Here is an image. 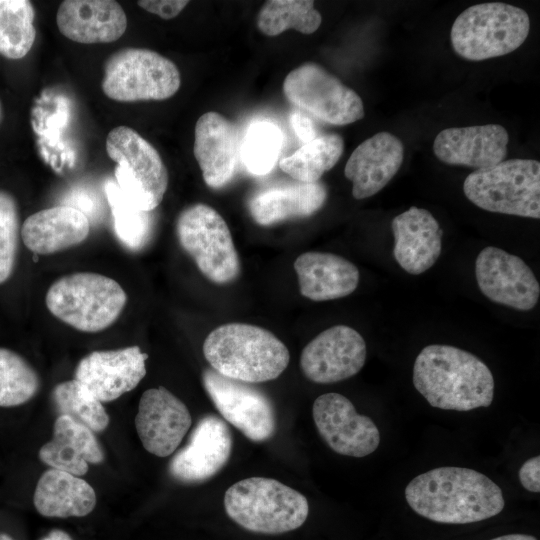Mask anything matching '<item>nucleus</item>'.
<instances>
[{
  "label": "nucleus",
  "mask_w": 540,
  "mask_h": 540,
  "mask_svg": "<svg viewBox=\"0 0 540 540\" xmlns=\"http://www.w3.org/2000/svg\"><path fill=\"white\" fill-rule=\"evenodd\" d=\"M52 397L60 415L73 418L93 432H102L107 428L109 416L102 403L75 379L57 384Z\"/></svg>",
  "instance_id": "34"
},
{
  "label": "nucleus",
  "mask_w": 540,
  "mask_h": 540,
  "mask_svg": "<svg viewBox=\"0 0 540 540\" xmlns=\"http://www.w3.org/2000/svg\"><path fill=\"white\" fill-rule=\"evenodd\" d=\"M283 92L293 105L327 124L347 125L365 115L360 96L314 62L289 72Z\"/></svg>",
  "instance_id": "11"
},
{
  "label": "nucleus",
  "mask_w": 540,
  "mask_h": 540,
  "mask_svg": "<svg viewBox=\"0 0 540 540\" xmlns=\"http://www.w3.org/2000/svg\"><path fill=\"white\" fill-rule=\"evenodd\" d=\"M35 10L28 0H0V54L21 59L32 48Z\"/></svg>",
  "instance_id": "30"
},
{
  "label": "nucleus",
  "mask_w": 540,
  "mask_h": 540,
  "mask_svg": "<svg viewBox=\"0 0 540 540\" xmlns=\"http://www.w3.org/2000/svg\"><path fill=\"white\" fill-rule=\"evenodd\" d=\"M321 22L322 17L314 8V1L309 0L266 1L257 16V26L267 36H276L288 29L312 34Z\"/></svg>",
  "instance_id": "31"
},
{
  "label": "nucleus",
  "mask_w": 540,
  "mask_h": 540,
  "mask_svg": "<svg viewBox=\"0 0 540 540\" xmlns=\"http://www.w3.org/2000/svg\"><path fill=\"white\" fill-rule=\"evenodd\" d=\"M206 393L222 417L253 442H264L276 432L271 399L250 383L225 377L212 368L202 373Z\"/></svg>",
  "instance_id": "12"
},
{
  "label": "nucleus",
  "mask_w": 540,
  "mask_h": 540,
  "mask_svg": "<svg viewBox=\"0 0 540 540\" xmlns=\"http://www.w3.org/2000/svg\"><path fill=\"white\" fill-rule=\"evenodd\" d=\"M302 296L328 301L353 293L360 279L358 268L349 260L327 252H305L294 261Z\"/></svg>",
  "instance_id": "26"
},
{
  "label": "nucleus",
  "mask_w": 540,
  "mask_h": 540,
  "mask_svg": "<svg viewBox=\"0 0 540 540\" xmlns=\"http://www.w3.org/2000/svg\"><path fill=\"white\" fill-rule=\"evenodd\" d=\"M227 515L242 528L281 534L302 526L309 513L306 497L273 478L250 477L231 485L224 495Z\"/></svg>",
  "instance_id": "4"
},
{
  "label": "nucleus",
  "mask_w": 540,
  "mask_h": 540,
  "mask_svg": "<svg viewBox=\"0 0 540 540\" xmlns=\"http://www.w3.org/2000/svg\"><path fill=\"white\" fill-rule=\"evenodd\" d=\"M45 302L48 310L65 324L83 332H99L118 319L127 295L110 277L77 272L53 282Z\"/></svg>",
  "instance_id": "5"
},
{
  "label": "nucleus",
  "mask_w": 540,
  "mask_h": 540,
  "mask_svg": "<svg viewBox=\"0 0 540 540\" xmlns=\"http://www.w3.org/2000/svg\"><path fill=\"white\" fill-rule=\"evenodd\" d=\"M203 354L219 374L250 384L276 379L290 360L288 348L272 332L238 322L211 331Z\"/></svg>",
  "instance_id": "3"
},
{
  "label": "nucleus",
  "mask_w": 540,
  "mask_h": 540,
  "mask_svg": "<svg viewBox=\"0 0 540 540\" xmlns=\"http://www.w3.org/2000/svg\"><path fill=\"white\" fill-rule=\"evenodd\" d=\"M282 146V134L277 126L259 122L250 127L242 145V159L248 171L264 175L272 170Z\"/></svg>",
  "instance_id": "35"
},
{
  "label": "nucleus",
  "mask_w": 540,
  "mask_h": 540,
  "mask_svg": "<svg viewBox=\"0 0 540 540\" xmlns=\"http://www.w3.org/2000/svg\"><path fill=\"white\" fill-rule=\"evenodd\" d=\"M231 451L228 425L220 417L207 414L196 423L186 445L172 457L169 473L186 484L207 481L227 464Z\"/></svg>",
  "instance_id": "17"
},
{
  "label": "nucleus",
  "mask_w": 540,
  "mask_h": 540,
  "mask_svg": "<svg viewBox=\"0 0 540 540\" xmlns=\"http://www.w3.org/2000/svg\"><path fill=\"white\" fill-rule=\"evenodd\" d=\"M403 159V143L390 132H378L364 140L344 168L345 177L352 182V196L362 200L378 193L398 172Z\"/></svg>",
  "instance_id": "20"
},
{
  "label": "nucleus",
  "mask_w": 540,
  "mask_h": 540,
  "mask_svg": "<svg viewBox=\"0 0 540 540\" xmlns=\"http://www.w3.org/2000/svg\"><path fill=\"white\" fill-rule=\"evenodd\" d=\"M290 121L295 134L304 144L316 138L315 126L308 116L295 112L291 115Z\"/></svg>",
  "instance_id": "39"
},
{
  "label": "nucleus",
  "mask_w": 540,
  "mask_h": 540,
  "mask_svg": "<svg viewBox=\"0 0 540 540\" xmlns=\"http://www.w3.org/2000/svg\"><path fill=\"white\" fill-rule=\"evenodd\" d=\"M2 117H3V111H2V104L0 102V123L2 121Z\"/></svg>",
  "instance_id": "43"
},
{
  "label": "nucleus",
  "mask_w": 540,
  "mask_h": 540,
  "mask_svg": "<svg viewBox=\"0 0 540 540\" xmlns=\"http://www.w3.org/2000/svg\"><path fill=\"white\" fill-rule=\"evenodd\" d=\"M343 150L344 141L339 134H325L303 144L291 156L281 159L279 167L296 181L318 182L326 171L336 165Z\"/></svg>",
  "instance_id": "29"
},
{
  "label": "nucleus",
  "mask_w": 540,
  "mask_h": 540,
  "mask_svg": "<svg viewBox=\"0 0 540 540\" xmlns=\"http://www.w3.org/2000/svg\"><path fill=\"white\" fill-rule=\"evenodd\" d=\"M40 540H72L71 536L60 529H53Z\"/></svg>",
  "instance_id": "40"
},
{
  "label": "nucleus",
  "mask_w": 540,
  "mask_h": 540,
  "mask_svg": "<svg viewBox=\"0 0 540 540\" xmlns=\"http://www.w3.org/2000/svg\"><path fill=\"white\" fill-rule=\"evenodd\" d=\"M20 230L17 201L12 194L0 189V285L14 271Z\"/></svg>",
  "instance_id": "36"
},
{
  "label": "nucleus",
  "mask_w": 540,
  "mask_h": 540,
  "mask_svg": "<svg viewBox=\"0 0 540 540\" xmlns=\"http://www.w3.org/2000/svg\"><path fill=\"white\" fill-rule=\"evenodd\" d=\"M480 291L489 300L510 308L533 309L540 296L535 274L520 257L495 246L482 249L475 261Z\"/></svg>",
  "instance_id": "13"
},
{
  "label": "nucleus",
  "mask_w": 540,
  "mask_h": 540,
  "mask_svg": "<svg viewBox=\"0 0 540 540\" xmlns=\"http://www.w3.org/2000/svg\"><path fill=\"white\" fill-rule=\"evenodd\" d=\"M413 384L435 408L470 411L488 407L494 398V378L472 353L444 344L424 347L415 359Z\"/></svg>",
  "instance_id": "2"
},
{
  "label": "nucleus",
  "mask_w": 540,
  "mask_h": 540,
  "mask_svg": "<svg viewBox=\"0 0 540 540\" xmlns=\"http://www.w3.org/2000/svg\"><path fill=\"white\" fill-rule=\"evenodd\" d=\"M393 256L402 269L419 275L438 260L442 249V229L426 209L411 206L391 222Z\"/></svg>",
  "instance_id": "22"
},
{
  "label": "nucleus",
  "mask_w": 540,
  "mask_h": 540,
  "mask_svg": "<svg viewBox=\"0 0 540 540\" xmlns=\"http://www.w3.org/2000/svg\"><path fill=\"white\" fill-rule=\"evenodd\" d=\"M148 355L139 346L93 351L77 364L75 380L101 403L133 390L146 375Z\"/></svg>",
  "instance_id": "16"
},
{
  "label": "nucleus",
  "mask_w": 540,
  "mask_h": 540,
  "mask_svg": "<svg viewBox=\"0 0 540 540\" xmlns=\"http://www.w3.org/2000/svg\"><path fill=\"white\" fill-rule=\"evenodd\" d=\"M40 379L20 354L0 347V407L22 405L38 392Z\"/></svg>",
  "instance_id": "33"
},
{
  "label": "nucleus",
  "mask_w": 540,
  "mask_h": 540,
  "mask_svg": "<svg viewBox=\"0 0 540 540\" xmlns=\"http://www.w3.org/2000/svg\"><path fill=\"white\" fill-rule=\"evenodd\" d=\"M508 142L509 134L499 124L452 127L437 134L433 152L443 163L478 170L504 161Z\"/></svg>",
  "instance_id": "19"
},
{
  "label": "nucleus",
  "mask_w": 540,
  "mask_h": 540,
  "mask_svg": "<svg viewBox=\"0 0 540 540\" xmlns=\"http://www.w3.org/2000/svg\"><path fill=\"white\" fill-rule=\"evenodd\" d=\"M405 498L418 515L444 524L489 519L505 506L503 492L495 482L462 467H439L416 476L406 486Z\"/></svg>",
  "instance_id": "1"
},
{
  "label": "nucleus",
  "mask_w": 540,
  "mask_h": 540,
  "mask_svg": "<svg viewBox=\"0 0 540 540\" xmlns=\"http://www.w3.org/2000/svg\"><path fill=\"white\" fill-rule=\"evenodd\" d=\"M463 192L477 207L494 213L540 218V163L509 159L470 173Z\"/></svg>",
  "instance_id": "7"
},
{
  "label": "nucleus",
  "mask_w": 540,
  "mask_h": 540,
  "mask_svg": "<svg viewBox=\"0 0 540 540\" xmlns=\"http://www.w3.org/2000/svg\"><path fill=\"white\" fill-rule=\"evenodd\" d=\"M529 31L530 19L525 10L507 3L488 2L461 12L452 25L450 39L459 56L482 61L515 51Z\"/></svg>",
  "instance_id": "6"
},
{
  "label": "nucleus",
  "mask_w": 540,
  "mask_h": 540,
  "mask_svg": "<svg viewBox=\"0 0 540 540\" xmlns=\"http://www.w3.org/2000/svg\"><path fill=\"white\" fill-rule=\"evenodd\" d=\"M90 221L79 210L58 205L30 215L22 224L24 245L39 255H49L77 246L88 237Z\"/></svg>",
  "instance_id": "24"
},
{
  "label": "nucleus",
  "mask_w": 540,
  "mask_h": 540,
  "mask_svg": "<svg viewBox=\"0 0 540 540\" xmlns=\"http://www.w3.org/2000/svg\"><path fill=\"white\" fill-rule=\"evenodd\" d=\"M180 72L173 61L144 48H124L105 62L102 90L119 102L165 100L180 88Z\"/></svg>",
  "instance_id": "9"
},
{
  "label": "nucleus",
  "mask_w": 540,
  "mask_h": 540,
  "mask_svg": "<svg viewBox=\"0 0 540 540\" xmlns=\"http://www.w3.org/2000/svg\"><path fill=\"white\" fill-rule=\"evenodd\" d=\"M238 146L236 127L223 115L210 111L197 120L193 150L208 187L219 189L231 181L236 169Z\"/></svg>",
  "instance_id": "21"
},
{
  "label": "nucleus",
  "mask_w": 540,
  "mask_h": 540,
  "mask_svg": "<svg viewBox=\"0 0 540 540\" xmlns=\"http://www.w3.org/2000/svg\"><path fill=\"white\" fill-rule=\"evenodd\" d=\"M192 423L187 406L168 389L146 390L138 405L135 427L143 447L158 457L171 455Z\"/></svg>",
  "instance_id": "18"
},
{
  "label": "nucleus",
  "mask_w": 540,
  "mask_h": 540,
  "mask_svg": "<svg viewBox=\"0 0 540 540\" xmlns=\"http://www.w3.org/2000/svg\"><path fill=\"white\" fill-rule=\"evenodd\" d=\"M176 234L183 250L210 281L226 284L240 273V261L229 227L211 206L196 203L182 210Z\"/></svg>",
  "instance_id": "10"
},
{
  "label": "nucleus",
  "mask_w": 540,
  "mask_h": 540,
  "mask_svg": "<svg viewBox=\"0 0 540 540\" xmlns=\"http://www.w3.org/2000/svg\"><path fill=\"white\" fill-rule=\"evenodd\" d=\"M491 540H537L534 536L527 534H508L502 535Z\"/></svg>",
  "instance_id": "41"
},
{
  "label": "nucleus",
  "mask_w": 540,
  "mask_h": 540,
  "mask_svg": "<svg viewBox=\"0 0 540 540\" xmlns=\"http://www.w3.org/2000/svg\"><path fill=\"white\" fill-rule=\"evenodd\" d=\"M312 416L319 435L340 455L365 457L379 446L380 432L373 420L357 413L352 402L339 393L317 397Z\"/></svg>",
  "instance_id": "14"
},
{
  "label": "nucleus",
  "mask_w": 540,
  "mask_h": 540,
  "mask_svg": "<svg viewBox=\"0 0 540 540\" xmlns=\"http://www.w3.org/2000/svg\"><path fill=\"white\" fill-rule=\"evenodd\" d=\"M367 347L361 334L346 325L332 326L302 350L300 368L312 382L330 384L356 375L364 366Z\"/></svg>",
  "instance_id": "15"
},
{
  "label": "nucleus",
  "mask_w": 540,
  "mask_h": 540,
  "mask_svg": "<svg viewBox=\"0 0 540 540\" xmlns=\"http://www.w3.org/2000/svg\"><path fill=\"white\" fill-rule=\"evenodd\" d=\"M0 540H15V539L6 533L0 532Z\"/></svg>",
  "instance_id": "42"
},
{
  "label": "nucleus",
  "mask_w": 540,
  "mask_h": 540,
  "mask_svg": "<svg viewBox=\"0 0 540 540\" xmlns=\"http://www.w3.org/2000/svg\"><path fill=\"white\" fill-rule=\"evenodd\" d=\"M105 193L117 238L130 250L142 249L148 244L153 231L151 212L142 211L130 203L115 182L105 184Z\"/></svg>",
  "instance_id": "32"
},
{
  "label": "nucleus",
  "mask_w": 540,
  "mask_h": 540,
  "mask_svg": "<svg viewBox=\"0 0 540 540\" xmlns=\"http://www.w3.org/2000/svg\"><path fill=\"white\" fill-rule=\"evenodd\" d=\"M106 151L117 164L116 184L128 201L145 212L158 207L168 187L167 168L158 151L127 126L108 133Z\"/></svg>",
  "instance_id": "8"
},
{
  "label": "nucleus",
  "mask_w": 540,
  "mask_h": 540,
  "mask_svg": "<svg viewBox=\"0 0 540 540\" xmlns=\"http://www.w3.org/2000/svg\"><path fill=\"white\" fill-rule=\"evenodd\" d=\"M540 457L534 456L523 463L519 470L521 485L533 493L540 492Z\"/></svg>",
  "instance_id": "38"
},
{
  "label": "nucleus",
  "mask_w": 540,
  "mask_h": 540,
  "mask_svg": "<svg viewBox=\"0 0 540 540\" xmlns=\"http://www.w3.org/2000/svg\"><path fill=\"white\" fill-rule=\"evenodd\" d=\"M97 498L93 487L74 474L50 468L39 478L33 503L42 516L83 517L93 511Z\"/></svg>",
  "instance_id": "28"
},
{
  "label": "nucleus",
  "mask_w": 540,
  "mask_h": 540,
  "mask_svg": "<svg viewBox=\"0 0 540 540\" xmlns=\"http://www.w3.org/2000/svg\"><path fill=\"white\" fill-rule=\"evenodd\" d=\"M327 188L322 182H292L267 187L258 191L248 202L253 220L262 226L310 217L327 200Z\"/></svg>",
  "instance_id": "25"
},
{
  "label": "nucleus",
  "mask_w": 540,
  "mask_h": 540,
  "mask_svg": "<svg viewBox=\"0 0 540 540\" xmlns=\"http://www.w3.org/2000/svg\"><path fill=\"white\" fill-rule=\"evenodd\" d=\"M137 3L146 11L169 20L176 17L189 2L186 0H142Z\"/></svg>",
  "instance_id": "37"
},
{
  "label": "nucleus",
  "mask_w": 540,
  "mask_h": 540,
  "mask_svg": "<svg viewBox=\"0 0 540 540\" xmlns=\"http://www.w3.org/2000/svg\"><path fill=\"white\" fill-rule=\"evenodd\" d=\"M39 458L51 468L83 476L89 464H100L104 452L94 432L67 415H59L52 439L39 450Z\"/></svg>",
  "instance_id": "27"
},
{
  "label": "nucleus",
  "mask_w": 540,
  "mask_h": 540,
  "mask_svg": "<svg viewBox=\"0 0 540 540\" xmlns=\"http://www.w3.org/2000/svg\"><path fill=\"white\" fill-rule=\"evenodd\" d=\"M56 22L66 38L82 44L114 42L127 27L123 8L113 0H65Z\"/></svg>",
  "instance_id": "23"
}]
</instances>
